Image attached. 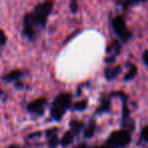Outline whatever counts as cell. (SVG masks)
<instances>
[{
  "mask_svg": "<svg viewBox=\"0 0 148 148\" xmlns=\"http://www.w3.org/2000/svg\"><path fill=\"white\" fill-rule=\"evenodd\" d=\"M113 27L114 29L116 31V33L126 41L131 37V34L128 32L127 27H126L125 21L122 16H117L116 18H114L113 21Z\"/></svg>",
  "mask_w": 148,
  "mask_h": 148,
  "instance_id": "277c9868",
  "label": "cell"
},
{
  "mask_svg": "<svg viewBox=\"0 0 148 148\" xmlns=\"http://www.w3.org/2000/svg\"><path fill=\"white\" fill-rule=\"evenodd\" d=\"M136 72H137V68H136L135 66H132V67H131V70H130V71L128 72L127 74H126L125 80H129V79H132V78H133V77L136 75Z\"/></svg>",
  "mask_w": 148,
  "mask_h": 148,
  "instance_id": "4fadbf2b",
  "label": "cell"
},
{
  "mask_svg": "<svg viewBox=\"0 0 148 148\" xmlns=\"http://www.w3.org/2000/svg\"><path fill=\"white\" fill-rule=\"evenodd\" d=\"M6 42V36L2 29H0V45H3Z\"/></svg>",
  "mask_w": 148,
  "mask_h": 148,
  "instance_id": "9a60e30c",
  "label": "cell"
},
{
  "mask_svg": "<svg viewBox=\"0 0 148 148\" xmlns=\"http://www.w3.org/2000/svg\"><path fill=\"white\" fill-rule=\"evenodd\" d=\"M143 60L145 62V64L148 66V51H145L143 54Z\"/></svg>",
  "mask_w": 148,
  "mask_h": 148,
  "instance_id": "e0dca14e",
  "label": "cell"
},
{
  "mask_svg": "<svg viewBox=\"0 0 148 148\" xmlns=\"http://www.w3.org/2000/svg\"><path fill=\"white\" fill-rule=\"evenodd\" d=\"M46 106H47V99H44V97H40V99H36L33 103H29V107H27V110L33 114L42 115L45 112Z\"/></svg>",
  "mask_w": 148,
  "mask_h": 148,
  "instance_id": "5b68a950",
  "label": "cell"
},
{
  "mask_svg": "<svg viewBox=\"0 0 148 148\" xmlns=\"http://www.w3.org/2000/svg\"><path fill=\"white\" fill-rule=\"evenodd\" d=\"M52 7H53V3L49 2V1L41 3V4H39L36 7L35 11H34V13H33V16L37 25L45 27L46 23H47V19H48V15L51 12Z\"/></svg>",
  "mask_w": 148,
  "mask_h": 148,
  "instance_id": "3957f363",
  "label": "cell"
},
{
  "mask_svg": "<svg viewBox=\"0 0 148 148\" xmlns=\"http://www.w3.org/2000/svg\"><path fill=\"white\" fill-rule=\"evenodd\" d=\"M82 124L79 123V122H76V121H73L71 124V127H72V134H78L79 131L81 130L82 128Z\"/></svg>",
  "mask_w": 148,
  "mask_h": 148,
  "instance_id": "7c38bea8",
  "label": "cell"
},
{
  "mask_svg": "<svg viewBox=\"0 0 148 148\" xmlns=\"http://www.w3.org/2000/svg\"><path fill=\"white\" fill-rule=\"evenodd\" d=\"M21 75V71H12L10 73H8L6 76L3 77V79L6 81H13V80H17V78H19Z\"/></svg>",
  "mask_w": 148,
  "mask_h": 148,
  "instance_id": "8fae6325",
  "label": "cell"
},
{
  "mask_svg": "<svg viewBox=\"0 0 148 148\" xmlns=\"http://www.w3.org/2000/svg\"><path fill=\"white\" fill-rule=\"evenodd\" d=\"M47 136H48V138H49L50 147H52V148L56 147L58 144V136H57V131H56V129L48 130Z\"/></svg>",
  "mask_w": 148,
  "mask_h": 148,
  "instance_id": "52a82bcc",
  "label": "cell"
},
{
  "mask_svg": "<svg viewBox=\"0 0 148 148\" xmlns=\"http://www.w3.org/2000/svg\"><path fill=\"white\" fill-rule=\"evenodd\" d=\"M120 70H121V67H114V68H111V69H107L106 70V76H107L108 79H113L117 76L118 74L120 73Z\"/></svg>",
  "mask_w": 148,
  "mask_h": 148,
  "instance_id": "ba28073f",
  "label": "cell"
},
{
  "mask_svg": "<svg viewBox=\"0 0 148 148\" xmlns=\"http://www.w3.org/2000/svg\"><path fill=\"white\" fill-rule=\"evenodd\" d=\"M95 148H107L106 146H101V147H95Z\"/></svg>",
  "mask_w": 148,
  "mask_h": 148,
  "instance_id": "d6986e66",
  "label": "cell"
},
{
  "mask_svg": "<svg viewBox=\"0 0 148 148\" xmlns=\"http://www.w3.org/2000/svg\"><path fill=\"white\" fill-rule=\"evenodd\" d=\"M71 101V95L68 93H62L58 95L53 101L51 107V115L55 120H60L63 117L65 111L68 109Z\"/></svg>",
  "mask_w": 148,
  "mask_h": 148,
  "instance_id": "6da1fadb",
  "label": "cell"
},
{
  "mask_svg": "<svg viewBox=\"0 0 148 148\" xmlns=\"http://www.w3.org/2000/svg\"><path fill=\"white\" fill-rule=\"evenodd\" d=\"M9 148H21V147H19L18 145H12V146H10Z\"/></svg>",
  "mask_w": 148,
  "mask_h": 148,
  "instance_id": "ac0fdd59",
  "label": "cell"
},
{
  "mask_svg": "<svg viewBox=\"0 0 148 148\" xmlns=\"http://www.w3.org/2000/svg\"><path fill=\"white\" fill-rule=\"evenodd\" d=\"M142 138L148 142V127H145L142 131Z\"/></svg>",
  "mask_w": 148,
  "mask_h": 148,
  "instance_id": "2e32d148",
  "label": "cell"
},
{
  "mask_svg": "<svg viewBox=\"0 0 148 148\" xmlns=\"http://www.w3.org/2000/svg\"><path fill=\"white\" fill-rule=\"evenodd\" d=\"M131 141V135L127 130H120L114 132L107 143V148H124Z\"/></svg>",
  "mask_w": 148,
  "mask_h": 148,
  "instance_id": "7a4b0ae2",
  "label": "cell"
},
{
  "mask_svg": "<svg viewBox=\"0 0 148 148\" xmlns=\"http://www.w3.org/2000/svg\"><path fill=\"white\" fill-rule=\"evenodd\" d=\"M37 25L33 14H27L25 17V34L29 38H33L35 35V27Z\"/></svg>",
  "mask_w": 148,
  "mask_h": 148,
  "instance_id": "8992f818",
  "label": "cell"
},
{
  "mask_svg": "<svg viewBox=\"0 0 148 148\" xmlns=\"http://www.w3.org/2000/svg\"><path fill=\"white\" fill-rule=\"evenodd\" d=\"M86 105H87L86 101H78V103H76L74 105V109L77 110V111H82V110H84L86 108Z\"/></svg>",
  "mask_w": 148,
  "mask_h": 148,
  "instance_id": "5bb4252c",
  "label": "cell"
},
{
  "mask_svg": "<svg viewBox=\"0 0 148 148\" xmlns=\"http://www.w3.org/2000/svg\"><path fill=\"white\" fill-rule=\"evenodd\" d=\"M95 122H90L88 124L86 128L84 130V137L86 138H91L95 134Z\"/></svg>",
  "mask_w": 148,
  "mask_h": 148,
  "instance_id": "9c48e42d",
  "label": "cell"
},
{
  "mask_svg": "<svg viewBox=\"0 0 148 148\" xmlns=\"http://www.w3.org/2000/svg\"><path fill=\"white\" fill-rule=\"evenodd\" d=\"M73 138H74V136H73V134H72V132H67V133L63 136V138L61 139V144L63 146L69 145V144H71L72 141H73Z\"/></svg>",
  "mask_w": 148,
  "mask_h": 148,
  "instance_id": "30bf717a",
  "label": "cell"
}]
</instances>
